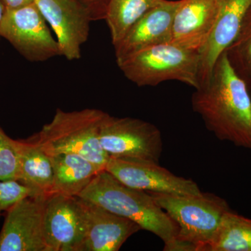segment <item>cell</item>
Here are the masks:
<instances>
[{"instance_id":"cell-1","label":"cell","mask_w":251,"mask_h":251,"mask_svg":"<svg viewBox=\"0 0 251 251\" xmlns=\"http://www.w3.org/2000/svg\"><path fill=\"white\" fill-rule=\"evenodd\" d=\"M193 110L216 138L251 149V96L226 52L216 61L206 83L192 96Z\"/></svg>"},{"instance_id":"cell-2","label":"cell","mask_w":251,"mask_h":251,"mask_svg":"<svg viewBox=\"0 0 251 251\" xmlns=\"http://www.w3.org/2000/svg\"><path fill=\"white\" fill-rule=\"evenodd\" d=\"M77 197L133 221L164 243L165 251H176L178 227L151 195L122 184L108 171L100 172Z\"/></svg>"},{"instance_id":"cell-3","label":"cell","mask_w":251,"mask_h":251,"mask_svg":"<svg viewBox=\"0 0 251 251\" xmlns=\"http://www.w3.org/2000/svg\"><path fill=\"white\" fill-rule=\"evenodd\" d=\"M178 227L176 251H209L225 215L232 210L223 198L150 193Z\"/></svg>"},{"instance_id":"cell-4","label":"cell","mask_w":251,"mask_h":251,"mask_svg":"<svg viewBox=\"0 0 251 251\" xmlns=\"http://www.w3.org/2000/svg\"><path fill=\"white\" fill-rule=\"evenodd\" d=\"M106 112L94 108L66 112L57 109L52 121L34 137L48 154L74 153L105 170L110 156L100 143V131Z\"/></svg>"},{"instance_id":"cell-5","label":"cell","mask_w":251,"mask_h":251,"mask_svg":"<svg viewBox=\"0 0 251 251\" xmlns=\"http://www.w3.org/2000/svg\"><path fill=\"white\" fill-rule=\"evenodd\" d=\"M128 80L138 87H154L176 80L193 88L200 86V54L174 41L142 50L117 62Z\"/></svg>"},{"instance_id":"cell-6","label":"cell","mask_w":251,"mask_h":251,"mask_svg":"<svg viewBox=\"0 0 251 251\" xmlns=\"http://www.w3.org/2000/svg\"><path fill=\"white\" fill-rule=\"evenodd\" d=\"M59 44L60 55L69 61L81 57V47L90 36L91 23L104 18L105 10L85 0H35Z\"/></svg>"},{"instance_id":"cell-7","label":"cell","mask_w":251,"mask_h":251,"mask_svg":"<svg viewBox=\"0 0 251 251\" xmlns=\"http://www.w3.org/2000/svg\"><path fill=\"white\" fill-rule=\"evenodd\" d=\"M35 3L6 9L0 24V38L9 41L23 57L33 62H45L60 50L57 39Z\"/></svg>"},{"instance_id":"cell-8","label":"cell","mask_w":251,"mask_h":251,"mask_svg":"<svg viewBox=\"0 0 251 251\" xmlns=\"http://www.w3.org/2000/svg\"><path fill=\"white\" fill-rule=\"evenodd\" d=\"M100 143L110 156L158 163L163 152L161 132L156 126L140 119L108 113L100 127Z\"/></svg>"},{"instance_id":"cell-9","label":"cell","mask_w":251,"mask_h":251,"mask_svg":"<svg viewBox=\"0 0 251 251\" xmlns=\"http://www.w3.org/2000/svg\"><path fill=\"white\" fill-rule=\"evenodd\" d=\"M87 228L85 202L77 196L52 193L44 214L46 251H80Z\"/></svg>"},{"instance_id":"cell-10","label":"cell","mask_w":251,"mask_h":251,"mask_svg":"<svg viewBox=\"0 0 251 251\" xmlns=\"http://www.w3.org/2000/svg\"><path fill=\"white\" fill-rule=\"evenodd\" d=\"M105 171L122 184L148 193L202 194L193 180L176 176L156 162L110 156Z\"/></svg>"},{"instance_id":"cell-11","label":"cell","mask_w":251,"mask_h":251,"mask_svg":"<svg viewBox=\"0 0 251 251\" xmlns=\"http://www.w3.org/2000/svg\"><path fill=\"white\" fill-rule=\"evenodd\" d=\"M48 196H27L6 211L0 251H46L44 214Z\"/></svg>"},{"instance_id":"cell-12","label":"cell","mask_w":251,"mask_h":251,"mask_svg":"<svg viewBox=\"0 0 251 251\" xmlns=\"http://www.w3.org/2000/svg\"><path fill=\"white\" fill-rule=\"evenodd\" d=\"M182 1L161 0L142 16L114 46L116 62L142 50L173 41L175 18Z\"/></svg>"},{"instance_id":"cell-13","label":"cell","mask_w":251,"mask_h":251,"mask_svg":"<svg viewBox=\"0 0 251 251\" xmlns=\"http://www.w3.org/2000/svg\"><path fill=\"white\" fill-rule=\"evenodd\" d=\"M251 6V0H223L210 35L199 50L200 86L209 80L216 61L235 39Z\"/></svg>"},{"instance_id":"cell-14","label":"cell","mask_w":251,"mask_h":251,"mask_svg":"<svg viewBox=\"0 0 251 251\" xmlns=\"http://www.w3.org/2000/svg\"><path fill=\"white\" fill-rule=\"evenodd\" d=\"M84 201L87 228L80 251H118L130 236L141 230L133 221Z\"/></svg>"},{"instance_id":"cell-15","label":"cell","mask_w":251,"mask_h":251,"mask_svg":"<svg viewBox=\"0 0 251 251\" xmlns=\"http://www.w3.org/2000/svg\"><path fill=\"white\" fill-rule=\"evenodd\" d=\"M223 0H183L173 25V41L199 52L210 35Z\"/></svg>"},{"instance_id":"cell-16","label":"cell","mask_w":251,"mask_h":251,"mask_svg":"<svg viewBox=\"0 0 251 251\" xmlns=\"http://www.w3.org/2000/svg\"><path fill=\"white\" fill-rule=\"evenodd\" d=\"M50 156L53 170V193L78 196L96 175L104 171L77 153H60Z\"/></svg>"},{"instance_id":"cell-17","label":"cell","mask_w":251,"mask_h":251,"mask_svg":"<svg viewBox=\"0 0 251 251\" xmlns=\"http://www.w3.org/2000/svg\"><path fill=\"white\" fill-rule=\"evenodd\" d=\"M21 170L18 181L31 191V196L53 192V170L50 156L34 140H19Z\"/></svg>"},{"instance_id":"cell-18","label":"cell","mask_w":251,"mask_h":251,"mask_svg":"<svg viewBox=\"0 0 251 251\" xmlns=\"http://www.w3.org/2000/svg\"><path fill=\"white\" fill-rule=\"evenodd\" d=\"M161 0H108L104 19L110 33L112 45H116L142 16Z\"/></svg>"},{"instance_id":"cell-19","label":"cell","mask_w":251,"mask_h":251,"mask_svg":"<svg viewBox=\"0 0 251 251\" xmlns=\"http://www.w3.org/2000/svg\"><path fill=\"white\" fill-rule=\"evenodd\" d=\"M209 251H251V219L228 211Z\"/></svg>"},{"instance_id":"cell-20","label":"cell","mask_w":251,"mask_h":251,"mask_svg":"<svg viewBox=\"0 0 251 251\" xmlns=\"http://www.w3.org/2000/svg\"><path fill=\"white\" fill-rule=\"evenodd\" d=\"M225 52L238 75L248 86L251 85V6L235 39Z\"/></svg>"},{"instance_id":"cell-21","label":"cell","mask_w":251,"mask_h":251,"mask_svg":"<svg viewBox=\"0 0 251 251\" xmlns=\"http://www.w3.org/2000/svg\"><path fill=\"white\" fill-rule=\"evenodd\" d=\"M20 170L19 140L10 138L0 127V181H18Z\"/></svg>"},{"instance_id":"cell-22","label":"cell","mask_w":251,"mask_h":251,"mask_svg":"<svg viewBox=\"0 0 251 251\" xmlns=\"http://www.w3.org/2000/svg\"><path fill=\"white\" fill-rule=\"evenodd\" d=\"M31 195V190L19 181H0V218L18 201Z\"/></svg>"},{"instance_id":"cell-23","label":"cell","mask_w":251,"mask_h":251,"mask_svg":"<svg viewBox=\"0 0 251 251\" xmlns=\"http://www.w3.org/2000/svg\"><path fill=\"white\" fill-rule=\"evenodd\" d=\"M6 9H17L32 4L35 0H1Z\"/></svg>"},{"instance_id":"cell-24","label":"cell","mask_w":251,"mask_h":251,"mask_svg":"<svg viewBox=\"0 0 251 251\" xmlns=\"http://www.w3.org/2000/svg\"><path fill=\"white\" fill-rule=\"evenodd\" d=\"M6 11V7H5L4 4H3L2 1L0 0V24H1V20H2L3 16Z\"/></svg>"},{"instance_id":"cell-25","label":"cell","mask_w":251,"mask_h":251,"mask_svg":"<svg viewBox=\"0 0 251 251\" xmlns=\"http://www.w3.org/2000/svg\"><path fill=\"white\" fill-rule=\"evenodd\" d=\"M85 1H87V2L92 3V4L99 5V6H101V7L105 9V5L102 4V2H103L104 0H85Z\"/></svg>"},{"instance_id":"cell-26","label":"cell","mask_w":251,"mask_h":251,"mask_svg":"<svg viewBox=\"0 0 251 251\" xmlns=\"http://www.w3.org/2000/svg\"><path fill=\"white\" fill-rule=\"evenodd\" d=\"M249 87V92H250L251 96V85L248 86Z\"/></svg>"}]
</instances>
